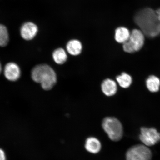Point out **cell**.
Returning a JSON list of instances; mask_svg holds the SVG:
<instances>
[{"mask_svg": "<svg viewBox=\"0 0 160 160\" xmlns=\"http://www.w3.org/2000/svg\"><path fill=\"white\" fill-rule=\"evenodd\" d=\"M3 73L6 79L12 82L18 80L21 73L19 66L14 62L7 64L4 68Z\"/></svg>", "mask_w": 160, "mask_h": 160, "instance_id": "cell-7", "label": "cell"}, {"mask_svg": "<svg viewBox=\"0 0 160 160\" xmlns=\"http://www.w3.org/2000/svg\"><path fill=\"white\" fill-rule=\"evenodd\" d=\"M102 126L110 139L114 141L121 139L123 134L122 125L116 118L106 117L103 120Z\"/></svg>", "mask_w": 160, "mask_h": 160, "instance_id": "cell-3", "label": "cell"}, {"mask_svg": "<svg viewBox=\"0 0 160 160\" xmlns=\"http://www.w3.org/2000/svg\"><path fill=\"white\" fill-rule=\"evenodd\" d=\"M38 28L35 24L28 22L24 23L21 29V35L24 39L30 41L32 39L37 35Z\"/></svg>", "mask_w": 160, "mask_h": 160, "instance_id": "cell-8", "label": "cell"}, {"mask_svg": "<svg viewBox=\"0 0 160 160\" xmlns=\"http://www.w3.org/2000/svg\"><path fill=\"white\" fill-rule=\"evenodd\" d=\"M134 20L147 37L153 38L160 36V21L152 9L146 8L140 10L136 14Z\"/></svg>", "mask_w": 160, "mask_h": 160, "instance_id": "cell-1", "label": "cell"}, {"mask_svg": "<svg viewBox=\"0 0 160 160\" xmlns=\"http://www.w3.org/2000/svg\"><path fill=\"white\" fill-rule=\"evenodd\" d=\"M116 79L120 87L123 88H128L132 82V79L131 76L125 72L118 76Z\"/></svg>", "mask_w": 160, "mask_h": 160, "instance_id": "cell-15", "label": "cell"}, {"mask_svg": "<svg viewBox=\"0 0 160 160\" xmlns=\"http://www.w3.org/2000/svg\"><path fill=\"white\" fill-rule=\"evenodd\" d=\"M66 48L70 55L77 56L81 53L82 50V45L78 40L73 39L68 42Z\"/></svg>", "mask_w": 160, "mask_h": 160, "instance_id": "cell-11", "label": "cell"}, {"mask_svg": "<svg viewBox=\"0 0 160 160\" xmlns=\"http://www.w3.org/2000/svg\"><path fill=\"white\" fill-rule=\"evenodd\" d=\"M146 85L150 92H157L160 89V79L155 75L150 76L146 80Z\"/></svg>", "mask_w": 160, "mask_h": 160, "instance_id": "cell-13", "label": "cell"}, {"mask_svg": "<svg viewBox=\"0 0 160 160\" xmlns=\"http://www.w3.org/2000/svg\"><path fill=\"white\" fill-rule=\"evenodd\" d=\"M152 157L151 150L144 145L134 146L126 153L127 160H151Z\"/></svg>", "mask_w": 160, "mask_h": 160, "instance_id": "cell-5", "label": "cell"}, {"mask_svg": "<svg viewBox=\"0 0 160 160\" xmlns=\"http://www.w3.org/2000/svg\"><path fill=\"white\" fill-rule=\"evenodd\" d=\"M7 158L5 153L3 150L0 148V160H6Z\"/></svg>", "mask_w": 160, "mask_h": 160, "instance_id": "cell-17", "label": "cell"}, {"mask_svg": "<svg viewBox=\"0 0 160 160\" xmlns=\"http://www.w3.org/2000/svg\"><path fill=\"white\" fill-rule=\"evenodd\" d=\"M156 13H157L158 17V18L160 21V8L157 10V11H156Z\"/></svg>", "mask_w": 160, "mask_h": 160, "instance_id": "cell-18", "label": "cell"}, {"mask_svg": "<svg viewBox=\"0 0 160 160\" xmlns=\"http://www.w3.org/2000/svg\"><path fill=\"white\" fill-rule=\"evenodd\" d=\"M52 58L55 62L59 65L63 64L67 61L68 58L65 50L62 48H59L53 51Z\"/></svg>", "mask_w": 160, "mask_h": 160, "instance_id": "cell-14", "label": "cell"}, {"mask_svg": "<svg viewBox=\"0 0 160 160\" xmlns=\"http://www.w3.org/2000/svg\"><path fill=\"white\" fill-rule=\"evenodd\" d=\"M139 138L142 142L147 147L156 144L160 141V134L153 128H141Z\"/></svg>", "mask_w": 160, "mask_h": 160, "instance_id": "cell-6", "label": "cell"}, {"mask_svg": "<svg viewBox=\"0 0 160 160\" xmlns=\"http://www.w3.org/2000/svg\"><path fill=\"white\" fill-rule=\"evenodd\" d=\"M131 33L127 28L124 27L118 28L115 30V39L118 43L123 44L128 40Z\"/></svg>", "mask_w": 160, "mask_h": 160, "instance_id": "cell-12", "label": "cell"}, {"mask_svg": "<svg viewBox=\"0 0 160 160\" xmlns=\"http://www.w3.org/2000/svg\"><path fill=\"white\" fill-rule=\"evenodd\" d=\"M102 91L105 95L109 97L115 95L117 91V83L113 80L107 79L104 80L101 85Z\"/></svg>", "mask_w": 160, "mask_h": 160, "instance_id": "cell-9", "label": "cell"}, {"mask_svg": "<svg viewBox=\"0 0 160 160\" xmlns=\"http://www.w3.org/2000/svg\"><path fill=\"white\" fill-rule=\"evenodd\" d=\"M9 42V35L7 27L0 24V47H5Z\"/></svg>", "mask_w": 160, "mask_h": 160, "instance_id": "cell-16", "label": "cell"}, {"mask_svg": "<svg viewBox=\"0 0 160 160\" xmlns=\"http://www.w3.org/2000/svg\"><path fill=\"white\" fill-rule=\"evenodd\" d=\"M2 70V68L1 63H0V74H1Z\"/></svg>", "mask_w": 160, "mask_h": 160, "instance_id": "cell-19", "label": "cell"}, {"mask_svg": "<svg viewBox=\"0 0 160 160\" xmlns=\"http://www.w3.org/2000/svg\"><path fill=\"white\" fill-rule=\"evenodd\" d=\"M144 42L145 35L142 32L141 30L133 29L128 40L123 44V49L127 53H135L142 48Z\"/></svg>", "mask_w": 160, "mask_h": 160, "instance_id": "cell-4", "label": "cell"}, {"mask_svg": "<svg viewBox=\"0 0 160 160\" xmlns=\"http://www.w3.org/2000/svg\"><path fill=\"white\" fill-rule=\"evenodd\" d=\"M85 148L88 152L92 153H98L101 148V144L99 140L96 138L91 137L86 140Z\"/></svg>", "mask_w": 160, "mask_h": 160, "instance_id": "cell-10", "label": "cell"}, {"mask_svg": "<svg viewBox=\"0 0 160 160\" xmlns=\"http://www.w3.org/2000/svg\"><path fill=\"white\" fill-rule=\"evenodd\" d=\"M31 78L34 81L41 84L43 89H51L57 82V76L54 70L45 64L35 66L31 71Z\"/></svg>", "mask_w": 160, "mask_h": 160, "instance_id": "cell-2", "label": "cell"}]
</instances>
